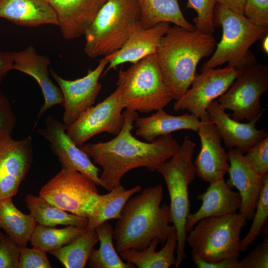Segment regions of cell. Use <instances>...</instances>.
I'll use <instances>...</instances> for the list:
<instances>
[{
    "label": "cell",
    "instance_id": "8fae6325",
    "mask_svg": "<svg viewBox=\"0 0 268 268\" xmlns=\"http://www.w3.org/2000/svg\"><path fill=\"white\" fill-rule=\"evenodd\" d=\"M122 89H117L103 101L85 111L67 128V134L78 147L96 135L106 132L118 134L124 125Z\"/></svg>",
    "mask_w": 268,
    "mask_h": 268
},
{
    "label": "cell",
    "instance_id": "ab89813d",
    "mask_svg": "<svg viewBox=\"0 0 268 268\" xmlns=\"http://www.w3.org/2000/svg\"><path fill=\"white\" fill-rule=\"evenodd\" d=\"M243 14L255 23L268 25V0H246Z\"/></svg>",
    "mask_w": 268,
    "mask_h": 268
},
{
    "label": "cell",
    "instance_id": "603a6c76",
    "mask_svg": "<svg viewBox=\"0 0 268 268\" xmlns=\"http://www.w3.org/2000/svg\"><path fill=\"white\" fill-rule=\"evenodd\" d=\"M0 18L27 27L59 25L57 14L48 0H1Z\"/></svg>",
    "mask_w": 268,
    "mask_h": 268
},
{
    "label": "cell",
    "instance_id": "9a60e30c",
    "mask_svg": "<svg viewBox=\"0 0 268 268\" xmlns=\"http://www.w3.org/2000/svg\"><path fill=\"white\" fill-rule=\"evenodd\" d=\"M45 128L37 131L50 142L52 151L58 157L62 168L78 171L101 186V170L68 136L67 126L51 115L45 119Z\"/></svg>",
    "mask_w": 268,
    "mask_h": 268
},
{
    "label": "cell",
    "instance_id": "44dd1931",
    "mask_svg": "<svg viewBox=\"0 0 268 268\" xmlns=\"http://www.w3.org/2000/svg\"><path fill=\"white\" fill-rule=\"evenodd\" d=\"M197 199L202 201L200 208L187 217L185 229L188 233L201 220L208 217H219L236 212L241 204L238 192L233 191L224 179L211 183Z\"/></svg>",
    "mask_w": 268,
    "mask_h": 268
},
{
    "label": "cell",
    "instance_id": "8992f818",
    "mask_svg": "<svg viewBox=\"0 0 268 268\" xmlns=\"http://www.w3.org/2000/svg\"><path fill=\"white\" fill-rule=\"evenodd\" d=\"M196 145L189 136H186L176 153L156 170L163 176L166 184L170 200V223L177 231L176 268L186 257L185 248L188 233L185 223L191 208L189 186L196 176L193 161Z\"/></svg>",
    "mask_w": 268,
    "mask_h": 268
},
{
    "label": "cell",
    "instance_id": "7bdbcfd3",
    "mask_svg": "<svg viewBox=\"0 0 268 268\" xmlns=\"http://www.w3.org/2000/svg\"><path fill=\"white\" fill-rule=\"evenodd\" d=\"M216 3L225 6L240 14H243V9L246 0H216Z\"/></svg>",
    "mask_w": 268,
    "mask_h": 268
},
{
    "label": "cell",
    "instance_id": "f546056e",
    "mask_svg": "<svg viewBox=\"0 0 268 268\" xmlns=\"http://www.w3.org/2000/svg\"><path fill=\"white\" fill-rule=\"evenodd\" d=\"M139 185L126 190L121 185L115 186L110 192L101 195L99 206L88 218L86 230H94L101 223L110 219L120 218L121 211L127 201L141 191Z\"/></svg>",
    "mask_w": 268,
    "mask_h": 268
},
{
    "label": "cell",
    "instance_id": "4fadbf2b",
    "mask_svg": "<svg viewBox=\"0 0 268 268\" xmlns=\"http://www.w3.org/2000/svg\"><path fill=\"white\" fill-rule=\"evenodd\" d=\"M108 64V60L104 57L94 69H89L85 76L73 80L65 79L51 69V74L64 97L63 106L65 111L63 119L67 127L73 124L95 103L102 88L99 79Z\"/></svg>",
    "mask_w": 268,
    "mask_h": 268
},
{
    "label": "cell",
    "instance_id": "f35d334b",
    "mask_svg": "<svg viewBox=\"0 0 268 268\" xmlns=\"http://www.w3.org/2000/svg\"><path fill=\"white\" fill-rule=\"evenodd\" d=\"M16 117L7 97L0 90V139L11 136Z\"/></svg>",
    "mask_w": 268,
    "mask_h": 268
},
{
    "label": "cell",
    "instance_id": "484cf974",
    "mask_svg": "<svg viewBox=\"0 0 268 268\" xmlns=\"http://www.w3.org/2000/svg\"><path fill=\"white\" fill-rule=\"evenodd\" d=\"M140 10V24L149 28L161 22L172 23L188 30H196L184 16L178 0H137Z\"/></svg>",
    "mask_w": 268,
    "mask_h": 268
},
{
    "label": "cell",
    "instance_id": "d6a6232c",
    "mask_svg": "<svg viewBox=\"0 0 268 268\" xmlns=\"http://www.w3.org/2000/svg\"><path fill=\"white\" fill-rule=\"evenodd\" d=\"M268 217V172L263 175V186L248 233L241 240L240 251L245 252L261 234Z\"/></svg>",
    "mask_w": 268,
    "mask_h": 268
},
{
    "label": "cell",
    "instance_id": "ba28073f",
    "mask_svg": "<svg viewBox=\"0 0 268 268\" xmlns=\"http://www.w3.org/2000/svg\"><path fill=\"white\" fill-rule=\"evenodd\" d=\"M247 221L237 212L203 218L189 232L186 242L192 253L205 261L238 260L240 234Z\"/></svg>",
    "mask_w": 268,
    "mask_h": 268
},
{
    "label": "cell",
    "instance_id": "b9f144b4",
    "mask_svg": "<svg viewBox=\"0 0 268 268\" xmlns=\"http://www.w3.org/2000/svg\"><path fill=\"white\" fill-rule=\"evenodd\" d=\"M12 53L0 51V85L7 73L13 69Z\"/></svg>",
    "mask_w": 268,
    "mask_h": 268
},
{
    "label": "cell",
    "instance_id": "d6986e66",
    "mask_svg": "<svg viewBox=\"0 0 268 268\" xmlns=\"http://www.w3.org/2000/svg\"><path fill=\"white\" fill-rule=\"evenodd\" d=\"M12 54L13 69L34 78L42 91L44 103L37 115V120L53 106L57 104L63 106L64 97L61 90L53 83L49 76L50 59L46 56L38 54L32 46L20 52H12Z\"/></svg>",
    "mask_w": 268,
    "mask_h": 268
},
{
    "label": "cell",
    "instance_id": "9c48e42d",
    "mask_svg": "<svg viewBox=\"0 0 268 268\" xmlns=\"http://www.w3.org/2000/svg\"><path fill=\"white\" fill-rule=\"evenodd\" d=\"M96 185L78 171L62 168L41 188L39 196L66 211L88 218L95 213L100 201Z\"/></svg>",
    "mask_w": 268,
    "mask_h": 268
},
{
    "label": "cell",
    "instance_id": "e575fe53",
    "mask_svg": "<svg viewBox=\"0 0 268 268\" xmlns=\"http://www.w3.org/2000/svg\"><path fill=\"white\" fill-rule=\"evenodd\" d=\"M244 155L248 163L258 173L263 176L268 172V136L253 145Z\"/></svg>",
    "mask_w": 268,
    "mask_h": 268
},
{
    "label": "cell",
    "instance_id": "60d3db41",
    "mask_svg": "<svg viewBox=\"0 0 268 268\" xmlns=\"http://www.w3.org/2000/svg\"><path fill=\"white\" fill-rule=\"evenodd\" d=\"M192 260L198 268H238V260L224 259L217 262L205 261L193 253Z\"/></svg>",
    "mask_w": 268,
    "mask_h": 268
},
{
    "label": "cell",
    "instance_id": "bcb514c9",
    "mask_svg": "<svg viewBox=\"0 0 268 268\" xmlns=\"http://www.w3.org/2000/svg\"></svg>",
    "mask_w": 268,
    "mask_h": 268
},
{
    "label": "cell",
    "instance_id": "e0dca14e",
    "mask_svg": "<svg viewBox=\"0 0 268 268\" xmlns=\"http://www.w3.org/2000/svg\"><path fill=\"white\" fill-rule=\"evenodd\" d=\"M227 153L229 179L226 182L239 191L241 199L239 213L246 220H252L263 186V176L250 166L240 149H228Z\"/></svg>",
    "mask_w": 268,
    "mask_h": 268
},
{
    "label": "cell",
    "instance_id": "cb8c5ba5",
    "mask_svg": "<svg viewBox=\"0 0 268 268\" xmlns=\"http://www.w3.org/2000/svg\"><path fill=\"white\" fill-rule=\"evenodd\" d=\"M134 123L137 128L136 135L150 142L160 136L177 131L189 130L197 132L201 121L191 113L173 116L161 109L148 117H138Z\"/></svg>",
    "mask_w": 268,
    "mask_h": 268
},
{
    "label": "cell",
    "instance_id": "f1b7e54d",
    "mask_svg": "<svg viewBox=\"0 0 268 268\" xmlns=\"http://www.w3.org/2000/svg\"><path fill=\"white\" fill-rule=\"evenodd\" d=\"M98 235L99 248L93 249L88 260L91 268H133L134 266L129 262H124L116 250L114 240L113 226L107 221L95 228Z\"/></svg>",
    "mask_w": 268,
    "mask_h": 268
},
{
    "label": "cell",
    "instance_id": "277c9868",
    "mask_svg": "<svg viewBox=\"0 0 268 268\" xmlns=\"http://www.w3.org/2000/svg\"><path fill=\"white\" fill-rule=\"evenodd\" d=\"M213 23L214 26H221L222 38L201 71L215 68L225 63L230 67L241 70L257 63L250 48L268 35V25L255 23L244 14L217 3L214 8Z\"/></svg>",
    "mask_w": 268,
    "mask_h": 268
},
{
    "label": "cell",
    "instance_id": "6da1fadb",
    "mask_svg": "<svg viewBox=\"0 0 268 268\" xmlns=\"http://www.w3.org/2000/svg\"><path fill=\"white\" fill-rule=\"evenodd\" d=\"M124 123L120 133L106 142L83 144L79 147L101 166V186L111 190L121 185L123 177L138 167L155 171L177 151L180 144L171 134L160 136L150 142L136 139L132 134L138 117L135 111L123 113Z\"/></svg>",
    "mask_w": 268,
    "mask_h": 268
},
{
    "label": "cell",
    "instance_id": "f6af8a7d",
    "mask_svg": "<svg viewBox=\"0 0 268 268\" xmlns=\"http://www.w3.org/2000/svg\"></svg>",
    "mask_w": 268,
    "mask_h": 268
},
{
    "label": "cell",
    "instance_id": "2e32d148",
    "mask_svg": "<svg viewBox=\"0 0 268 268\" xmlns=\"http://www.w3.org/2000/svg\"><path fill=\"white\" fill-rule=\"evenodd\" d=\"M197 131L201 148L195 160L196 175L203 182L211 183L223 179L228 173V154L221 145L222 138L214 125L209 119L206 111L200 119Z\"/></svg>",
    "mask_w": 268,
    "mask_h": 268
},
{
    "label": "cell",
    "instance_id": "d4e9b609",
    "mask_svg": "<svg viewBox=\"0 0 268 268\" xmlns=\"http://www.w3.org/2000/svg\"><path fill=\"white\" fill-rule=\"evenodd\" d=\"M159 239L154 238L149 245L142 250L128 249L119 253L125 261L133 264L138 268H168L175 266V252L177 247V234L175 227L171 231L165 242V245L156 251Z\"/></svg>",
    "mask_w": 268,
    "mask_h": 268
},
{
    "label": "cell",
    "instance_id": "4316f807",
    "mask_svg": "<svg viewBox=\"0 0 268 268\" xmlns=\"http://www.w3.org/2000/svg\"><path fill=\"white\" fill-rule=\"evenodd\" d=\"M12 198L0 200V228L20 248L27 247L37 222L16 208Z\"/></svg>",
    "mask_w": 268,
    "mask_h": 268
},
{
    "label": "cell",
    "instance_id": "836d02e7",
    "mask_svg": "<svg viewBox=\"0 0 268 268\" xmlns=\"http://www.w3.org/2000/svg\"><path fill=\"white\" fill-rule=\"evenodd\" d=\"M216 0H188L187 8L194 9L197 16L194 19L195 29L202 33L213 34V15Z\"/></svg>",
    "mask_w": 268,
    "mask_h": 268
},
{
    "label": "cell",
    "instance_id": "ee69618b",
    "mask_svg": "<svg viewBox=\"0 0 268 268\" xmlns=\"http://www.w3.org/2000/svg\"><path fill=\"white\" fill-rule=\"evenodd\" d=\"M262 49L264 52L268 54V35L265 36L262 39Z\"/></svg>",
    "mask_w": 268,
    "mask_h": 268
},
{
    "label": "cell",
    "instance_id": "d590c367",
    "mask_svg": "<svg viewBox=\"0 0 268 268\" xmlns=\"http://www.w3.org/2000/svg\"><path fill=\"white\" fill-rule=\"evenodd\" d=\"M21 249L0 230V268H18Z\"/></svg>",
    "mask_w": 268,
    "mask_h": 268
},
{
    "label": "cell",
    "instance_id": "8d00e7d4",
    "mask_svg": "<svg viewBox=\"0 0 268 268\" xmlns=\"http://www.w3.org/2000/svg\"><path fill=\"white\" fill-rule=\"evenodd\" d=\"M268 268V236L241 261H238V268Z\"/></svg>",
    "mask_w": 268,
    "mask_h": 268
},
{
    "label": "cell",
    "instance_id": "ac0fdd59",
    "mask_svg": "<svg viewBox=\"0 0 268 268\" xmlns=\"http://www.w3.org/2000/svg\"><path fill=\"white\" fill-rule=\"evenodd\" d=\"M206 111L228 149L237 148L245 153L253 145L268 136L265 130H258L256 127L261 117L247 123H241L227 114L216 100L209 105Z\"/></svg>",
    "mask_w": 268,
    "mask_h": 268
},
{
    "label": "cell",
    "instance_id": "5b68a950",
    "mask_svg": "<svg viewBox=\"0 0 268 268\" xmlns=\"http://www.w3.org/2000/svg\"><path fill=\"white\" fill-rule=\"evenodd\" d=\"M137 0H107L84 36V51L90 57L110 55L122 48L141 27Z\"/></svg>",
    "mask_w": 268,
    "mask_h": 268
},
{
    "label": "cell",
    "instance_id": "7a4b0ae2",
    "mask_svg": "<svg viewBox=\"0 0 268 268\" xmlns=\"http://www.w3.org/2000/svg\"><path fill=\"white\" fill-rule=\"evenodd\" d=\"M163 197V187L157 185L145 188L127 201L114 228L117 252L130 249L142 250L155 238L165 243L174 225L169 224V205H161Z\"/></svg>",
    "mask_w": 268,
    "mask_h": 268
},
{
    "label": "cell",
    "instance_id": "7402d4cb",
    "mask_svg": "<svg viewBox=\"0 0 268 268\" xmlns=\"http://www.w3.org/2000/svg\"><path fill=\"white\" fill-rule=\"evenodd\" d=\"M170 27L169 23L161 22L151 28L136 29L121 49L104 57L108 61V66L104 73L121 64H134L155 54L161 39Z\"/></svg>",
    "mask_w": 268,
    "mask_h": 268
},
{
    "label": "cell",
    "instance_id": "52a82bcc",
    "mask_svg": "<svg viewBox=\"0 0 268 268\" xmlns=\"http://www.w3.org/2000/svg\"><path fill=\"white\" fill-rule=\"evenodd\" d=\"M122 89L124 108L148 113L163 109L174 100L166 86L156 53L121 70L117 82Z\"/></svg>",
    "mask_w": 268,
    "mask_h": 268
},
{
    "label": "cell",
    "instance_id": "1f68e13d",
    "mask_svg": "<svg viewBox=\"0 0 268 268\" xmlns=\"http://www.w3.org/2000/svg\"><path fill=\"white\" fill-rule=\"evenodd\" d=\"M86 231V228L67 225L63 228L37 224L30 242L34 247L46 252L60 248L72 242Z\"/></svg>",
    "mask_w": 268,
    "mask_h": 268
},
{
    "label": "cell",
    "instance_id": "3957f363",
    "mask_svg": "<svg viewBox=\"0 0 268 268\" xmlns=\"http://www.w3.org/2000/svg\"><path fill=\"white\" fill-rule=\"evenodd\" d=\"M213 34L174 25L161 40L156 55L165 83L174 100L182 98L191 86L200 61L216 46Z\"/></svg>",
    "mask_w": 268,
    "mask_h": 268
},
{
    "label": "cell",
    "instance_id": "30bf717a",
    "mask_svg": "<svg viewBox=\"0 0 268 268\" xmlns=\"http://www.w3.org/2000/svg\"><path fill=\"white\" fill-rule=\"evenodd\" d=\"M268 90V66L257 62L241 70L217 101L233 119L248 122L263 115L260 98Z\"/></svg>",
    "mask_w": 268,
    "mask_h": 268
},
{
    "label": "cell",
    "instance_id": "83f0119b",
    "mask_svg": "<svg viewBox=\"0 0 268 268\" xmlns=\"http://www.w3.org/2000/svg\"><path fill=\"white\" fill-rule=\"evenodd\" d=\"M30 214L38 224L49 226L58 225L86 227L88 218L70 214L40 197L28 194L25 198Z\"/></svg>",
    "mask_w": 268,
    "mask_h": 268
},
{
    "label": "cell",
    "instance_id": "5bb4252c",
    "mask_svg": "<svg viewBox=\"0 0 268 268\" xmlns=\"http://www.w3.org/2000/svg\"><path fill=\"white\" fill-rule=\"evenodd\" d=\"M33 161L31 135L21 140L0 139V200L16 195Z\"/></svg>",
    "mask_w": 268,
    "mask_h": 268
},
{
    "label": "cell",
    "instance_id": "7c38bea8",
    "mask_svg": "<svg viewBox=\"0 0 268 268\" xmlns=\"http://www.w3.org/2000/svg\"><path fill=\"white\" fill-rule=\"evenodd\" d=\"M240 71L227 66L223 68H210L196 73L191 88L176 101L174 110H186L200 119L209 105L227 90Z\"/></svg>",
    "mask_w": 268,
    "mask_h": 268
},
{
    "label": "cell",
    "instance_id": "74e56055",
    "mask_svg": "<svg viewBox=\"0 0 268 268\" xmlns=\"http://www.w3.org/2000/svg\"><path fill=\"white\" fill-rule=\"evenodd\" d=\"M46 253L34 246L21 249L18 268H51Z\"/></svg>",
    "mask_w": 268,
    "mask_h": 268
},
{
    "label": "cell",
    "instance_id": "ffe728a7",
    "mask_svg": "<svg viewBox=\"0 0 268 268\" xmlns=\"http://www.w3.org/2000/svg\"><path fill=\"white\" fill-rule=\"evenodd\" d=\"M55 11L61 33L67 40L84 35L107 0H48Z\"/></svg>",
    "mask_w": 268,
    "mask_h": 268
},
{
    "label": "cell",
    "instance_id": "4dcf8cb0",
    "mask_svg": "<svg viewBox=\"0 0 268 268\" xmlns=\"http://www.w3.org/2000/svg\"><path fill=\"white\" fill-rule=\"evenodd\" d=\"M98 242L95 229H86L83 235L72 242L49 253L66 268H84L92 250Z\"/></svg>",
    "mask_w": 268,
    "mask_h": 268
}]
</instances>
